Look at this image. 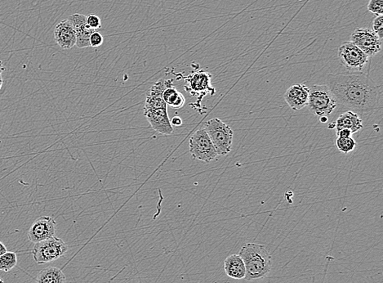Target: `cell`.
<instances>
[{
	"label": "cell",
	"instance_id": "cell-30",
	"mask_svg": "<svg viewBox=\"0 0 383 283\" xmlns=\"http://www.w3.org/2000/svg\"><path fill=\"white\" fill-rule=\"evenodd\" d=\"M3 84H4V79H3L2 75H0V89H2Z\"/></svg>",
	"mask_w": 383,
	"mask_h": 283
},
{
	"label": "cell",
	"instance_id": "cell-12",
	"mask_svg": "<svg viewBox=\"0 0 383 283\" xmlns=\"http://www.w3.org/2000/svg\"><path fill=\"white\" fill-rule=\"evenodd\" d=\"M69 21L72 24L76 35V46L79 49H84L90 47L89 38L95 30L90 28L86 24V16L79 13L69 16Z\"/></svg>",
	"mask_w": 383,
	"mask_h": 283
},
{
	"label": "cell",
	"instance_id": "cell-20",
	"mask_svg": "<svg viewBox=\"0 0 383 283\" xmlns=\"http://www.w3.org/2000/svg\"><path fill=\"white\" fill-rule=\"evenodd\" d=\"M336 148L344 154L353 152L356 148L357 144L352 137L349 138H337L335 141Z\"/></svg>",
	"mask_w": 383,
	"mask_h": 283
},
{
	"label": "cell",
	"instance_id": "cell-10",
	"mask_svg": "<svg viewBox=\"0 0 383 283\" xmlns=\"http://www.w3.org/2000/svg\"><path fill=\"white\" fill-rule=\"evenodd\" d=\"M57 223L50 216L37 218L28 232V238L31 242L37 243L54 237Z\"/></svg>",
	"mask_w": 383,
	"mask_h": 283
},
{
	"label": "cell",
	"instance_id": "cell-5",
	"mask_svg": "<svg viewBox=\"0 0 383 283\" xmlns=\"http://www.w3.org/2000/svg\"><path fill=\"white\" fill-rule=\"evenodd\" d=\"M68 245L62 239L51 237L40 242L34 243L32 250L34 260L38 265H45L60 259L68 251Z\"/></svg>",
	"mask_w": 383,
	"mask_h": 283
},
{
	"label": "cell",
	"instance_id": "cell-9",
	"mask_svg": "<svg viewBox=\"0 0 383 283\" xmlns=\"http://www.w3.org/2000/svg\"><path fill=\"white\" fill-rule=\"evenodd\" d=\"M351 41L368 57H373L381 50V39L373 30L357 28L351 35Z\"/></svg>",
	"mask_w": 383,
	"mask_h": 283
},
{
	"label": "cell",
	"instance_id": "cell-17",
	"mask_svg": "<svg viewBox=\"0 0 383 283\" xmlns=\"http://www.w3.org/2000/svg\"><path fill=\"white\" fill-rule=\"evenodd\" d=\"M163 98L167 106L175 109L182 108L186 103L183 94L173 85V79H167V86L163 92Z\"/></svg>",
	"mask_w": 383,
	"mask_h": 283
},
{
	"label": "cell",
	"instance_id": "cell-29",
	"mask_svg": "<svg viewBox=\"0 0 383 283\" xmlns=\"http://www.w3.org/2000/svg\"><path fill=\"white\" fill-rule=\"evenodd\" d=\"M320 120H321V123H325L328 120V117L327 116H321Z\"/></svg>",
	"mask_w": 383,
	"mask_h": 283
},
{
	"label": "cell",
	"instance_id": "cell-22",
	"mask_svg": "<svg viewBox=\"0 0 383 283\" xmlns=\"http://www.w3.org/2000/svg\"><path fill=\"white\" fill-rule=\"evenodd\" d=\"M86 24L90 28L98 31L99 29L101 28V18L96 14H89L86 16Z\"/></svg>",
	"mask_w": 383,
	"mask_h": 283
},
{
	"label": "cell",
	"instance_id": "cell-11",
	"mask_svg": "<svg viewBox=\"0 0 383 283\" xmlns=\"http://www.w3.org/2000/svg\"><path fill=\"white\" fill-rule=\"evenodd\" d=\"M144 115L155 131L163 135H170L174 133L167 108L144 109Z\"/></svg>",
	"mask_w": 383,
	"mask_h": 283
},
{
	"label": "cell",
	"instance_id": "cell-19",
	"mask_svg": "<svg viewBox=\"0 0 383 283\" xmlns=\"http://www.w3.org/2000/svg\"><path fill=\"white\" fill-rule=\"evenodd\" d=\"M17 264V255L16 253L7 251L0 256V271L8 272L16 267Z\"/></svg>",
	"mask_w": 383,
	"mask_h": 283
},
{
	"label": "cell",
	"instance_id": "cell-14",
	"mask_svg": "<svg viewBox=\"0 0 383 283\" xmlns=\"http://www.w3.org/2000/svg\"><path fill=\"white\" fill-rule=\"evenodd\" d=\"M54 38L62 49H70L76 45V35L72 24L68 19L61 21L56 26Z\"/></svg>",
	"mask_w": 383,
	"mask_h": 283
},
{
	"label": "cell",
	"instance_id": "cell-1",
	"mask_svg": "<svg viewBox=\"0 0 383 283\" xmlns=\"http://www.w3.org/2000/svg\"><path fill=\"white\" fill-rule=\"evenodd\" d=\"M326 85L337 104L347 107L359 116H370L381 107V85L364 73L331 74Z\"/></svg>",
	"mask_w": 383,
	"mask_h": 283
},
{
	"label": "cell",
	"instance_id": "cell-4",
	"mask_svg": "<svg viewBox=\"0 0 383 283\" xmlns=\"http://www.w3.org/2000/svg\"><path fill=\"white\" fill-rule=\"evenodd\" d=\"M309 110L317 116H329L337 106L336 97L326 85H315L310 89Z\"/></svg>",
	"mask_w": 383,
	"mask_h": 283
},
{
	"label": "cell",
	"instance_id": "cell-3",
	"mask_svg": "<svg viewBox=\"0 0 383 283\" xmlns=\"http://www.w3.org/2000/svg\"><path fill=\"white\" fill-rule=\"evenodd\" d=\"M204 129L216 149L218 156H226L231 151L234 132L222 119L214 118L205 122Z\"/></svg>",
	"mask_w": 383,
	"mask_h": 283
},
{
	"label": "cell",
	"instance_id": "cell-21",
	"mask_svg": "<svg viewBox=\"0 0 383 283\" xmlns=\"http://www.w3.org/2000/svg\"><path fill=\"white\" fill-rule=\"evenodd\" d=\"M367 8L368 10L376 16H382L383 0H369Z\"/></svg>",
	"mask_w": 383,
	"mask_h": 283
},
{
	"label": "cell",
	"instance_id": "cell-15",
	"mask_svg": "<svg viewBox=\"0 0 383 283\" xmlns=\"http://www.w3.org/2000/svg\"><path fill=\"white\" fill-rule=\"evenodd\" d=\"M224 271L228 277L236 280L244 279L246 275V269L240 255L228 256L224 262Z\"/></svg>",
	"mask_w": 383,
	"mask_h": 283
},
{
	"label": "cell",
	"instance_id": "cell-32",
	"mask_svg": "<svg viewBox=\"0 0 383 283\" xmlns=\"http://www.w3.org/2000/svg\"><path fill=\"white\" fill-rule=\"evenodd\" d=\"M37 1H41V0H37Z\"/></svg>",
	"mask_w": 383,
	"mask_h": 283
},
{
	"label": "cell",
	"instance_id": "cell-13",
	"mask_svg": "<svg viewBox=\"0 0 383 283\" xmlns=\"http://www.w3.org/2000/svg\"><path fill=\"white\" fill-rule=\"evenodd\" d=\"M310 89L304 84H296L288 88L285 99L291 109L299 111L307 106Z\"/></svg>",
	"mask_w": 383,
	"mask_h": 283
},
{
	"label": "cell",
	"instance_id": "cell-16",
	"mask_svg": "<svg viewBox=\"0 0 383 283\" xmlns=\"http://www.w3.org/2000/svg\"><path fill=\"white\" fill-rule=\"evenodd\" d=\"M334 123L335 130L347 129L351 130L352 134L363 129V122L359 115L351 111H347L339 115Z\"/></svg>",
	"mask_w": 383,
	"mask_h": 283
},
{
	"label": "cell",
	"instance_id": "cell-31",
	"mask_svg": "<svg viewBox=\"0 0 383 283\" xmlns=\"http://www.w3.org/2000/svg\"><path fill=\"white\" fill-rule=\"evenodd\" d=\"M0 283H4V280L1 277H0Z\"/></svg>",
	"mask_w": 383,
	"mask_h": 283
},
{
	"label": "cell",
	"instance_id": "cell-7",
	"mask_svg": "<svg viewBox=\"0 0 383 283\" xmlns=\"http://www.w3.org/2000/svg\"><path fill=\"white\" fill-rule=\"evenodd\" d=\"M190 152L196 160L210 162L218 156L209 136L204 128H200L190 137L189 141Z\"/></svg>",
	"mask_w": 383,
	"mask_h": 283
},
{
	"label": "cell",
	"instance_id": "cell-23",
	"mask_svg": "<svg viewBox=\"0 0 383 283\" xmlns=\"http://www.w3.org/2000/svg\"><path fill=\"white\" fill-rule=\"evenodd\" d=\"M373 32L377 34V36L381 39L383 38V16H376L373 22Z\"/></svg>",
	"mask_w": 383,
	"mask_h": 283
},
{
	"label": "cell",
	"instance_id": "cell-25",
	"mask_svg": "<svg viewBox=\"0 0 383 283\" xmlns=\"http://www.w3.org/2000/svg\"><path fill=\"white\" fill-rule=\"evenodd\" d=\"M352 132L347 129H339L336 130V135L337 138H349L352 135Z\"/></svg>",
	"mask_w": 383,
	"mask_h": 283
},
{
	"label": "cell",
	"instance_id": "cell-18",
	"mask_svg": "<svg viewBox=\"0 0 383 283\" xmlns=\"http://www.w3.org/2000/svg\"><path fill=\"white\" fill-rule=\"evenodd\" d=\"M67 277L61 269L49 267L41 270L37 275L35 283H66Z\"/></svg>",
	"mask_w": 383,
	"mask_h": 283
},
{
	"label": "cell",
	"instance_id": "cell-6",
	"mask_svg": "<svg viewBox=\"0 0 383 283\" xmlns=\"http://www.w3.org/2000/svg\"><path fill=\"white\" fill-rule=\"evenodd\" d=\"M342 65L351 73H363L369 64V57L351 41L343 43L338 49Z\"/></svg>",
	"mask_w": 383,
	"mask_h": 283
},
{
	"label": "cell",
	"instance_id": "cell-27",
	"mask_svg": "<svg viewBox=\"0 0 383 283\" xmlns=\"http://www.w3.org/2000/svg\"><path fill=\"white\" fill-rule=\"evenodd\" d=\"M7 251H7L6 246L4 245L2 241H0V256L4 255V253H6Z\"/></svg>",
	"mask_w": 383,
	"mask_h": 283
},
{
	"label": "cell",
	"instance_id": "cell-26",
	"mask_svg": "<svg viewBox=\"0 0 383 283\" xmlns=\"http://www.w3.org/2000/svg\"><path fill=\"white\" fill-rule=\"evenodd\" d=\"M170 122H171L172 126H181L182 125V119L179 116H174Z\"/></svg>",
	"mask_w": 383,
	"mask_h": 283
},
{
	"label": "cell",
	"instance_id": "cell-24",
	"mask_svg": "<svg viewBox=\"0 0 383 283\" xmlns=\"http://www.w3.org/2000/svg\"><path fill=\"white\" fill-rule=\"evenodd\" d=\"M103 41H104V38L99 31H94L89 38L90 47H93V48H98L101 46Z\"/></svg>",
	"mask_w": 383,
	"mask_h": 283
},
{
	"label": "cell",
	"instance_id": "cell-2",
	"mask_svg": "<svg viewBox=\"0 0 383 283\" xmlns=\"http://www.w3.org/2000/svg\"><path fill=\"white\" fill-rule=\"evenodd\" d=\"M240 256L244 261L248 281L262 279L268 275L272 269V256L266 246L256 243H246L240 249Z\"/></svg>",
	"mask_w": 383,
	"mask_h": 283
},
{
	"label": "cell",
	"instance_id": "cell-28",
	"mask_svg": "<svg viewBox=\"0 0 383 283\" xmlns=\"http://www.w3.org/2000/svg\"><path fill=\"white\" fill-rule=\"evenodd\" d=\"M6 70L5 66H4V63L2 61H0V75H2V73Z\"/></svg>",
	"mask_w": 383,
	"mask_h": 283
},
{
	"label": "cell",
	"instance_id": "cell-8",
	"mask_svg": "<svg viewBox=\"0 0 383 283\" xmlns=\"http://www.w3.org/2000/svg\"><path fill=\"white\" fill-rule=\"evenodd\" d=\"M186 85V91L190 93L192 97H197L198 101L201 102L202 98L207 94L214 96L216 90L212 87V75L208 71H194L185 78Z\"/></svg>",
	"mask_w": 383,
	"mask_h": 283
}]
</instances>
